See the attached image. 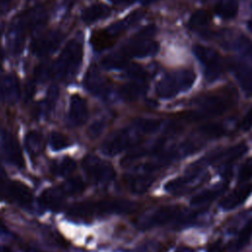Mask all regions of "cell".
<instances>
[{
  "mask_svg": "<svg viewBox=\"0 0 252 252\" xmlns=\"http://www.w3.org/2000/svg\"><path fill=\"white\" fill-rule=\"evenodd\" d=\"M136 209V204L129 200L111 198L96 202H82L72 205L68 214L74 219H91L97 215L129 214Z\"/></svg>",
  "mask_w": 252,
  "mask_h": 252,
  "instance_id": "1",
  "label": "cell"
},
{
  "mask_svg": "<svg viewBox=\"0 0 252 252\" xmlns=\"http://www.w3.org/2000/svg\"><path fill=\"white\" fill-rule=\"evenodd\" d=\"M83 59V46L80 41L71 39L52 65V77L59 81H69L77 73Z\"/></svg>",
  "mask_w": 252,
  "mask_h": 252,
  "instance_id": "2",
  "label": "cell"
},
{
  "mask_svg": "<svg viewBox=\"0 0 252 252\" xmlns=\"http://www.w3.org/2000/svg\"><path fill=\"white\" fill-rule=\"evenodd\" d=\"M145 135L133 121L128 127L111 133L102 143L101 151L107 156H115L137 146Z\"/></svg>",
  "mask_w": 252,
  "mask_h": 252,
  "instance_id": "3",
  "label": "cell"
},
{
  "mask_svg": "<svg viewBox=\"0 0 252 252\" xmlns=\"http://www.w3.org/2000/svg\"><path fill=\"white\" fill-rule=\"evenodd\" d=\"M196 75L192 70L183 69L163 76L157 84L156 92L160 98H171L188 91L194 84Z\"/></svg>",
  "mask_w": 252,
  "mask_h": 252,
  "instance_id": "4",
  "label": "cell"
},
{
  "mask_svg": "<svg viewBox=\"0 0 252 252\" xmlns=\"http://www.w3.org/2000/svg\"><path fill=\"white\" fill-rule=\"evenodd\" d=\"M155 32L156 28L154 26L145 27L124 44L119 52L127 59L155 55L158 51V43L151 38Z\"/></svg>",
  "mask_w": 252,
  "mask_h": 252,
  "instance_id": "5",
  "label": "cell"
},
{
  "mask_svg": "<svg viewBox=\"0 0 252 252\" xmlns=\"http://www.w3.org/2000/svg\"><path fill=\"white\" fill-rule=\"evenodd\" d=\"M83 170L90 181L94 184H107L115 177L111 163L94 155H88L82 160Z\"/></svg>",
  "mask_w": 252,
  "mask_h": 252,
  "instance_id": "6",
  "label": "cell"
},
{
  "mask_svg": "<svg viewBox=\"0 0 252 252\" xmlns=\"http://www.w3.org/2000/svg\"><path fill=\"white\" fill-rule=\"evenodd\" d=\"M193 52L203 67L204 76L209 82L218 80L222 74V63L220 54L213 48L196 44Z\"/></svg>",
  "mask_w": 252,
  "mask_h": 252,
  "instance_id": "7",
  "label": "cell"
},
{
  "mask_svg": "<svg viewBox=\"0 0 252 252\" xmlns=\"http://www.w3.org/2000/svg\"><path fill=\"white\" fill-rule=\"evenodd\" d=\"M181 217L182 210L179 206H163L143 216L139 220V226L142 229L162 226L179 220Z\"/></svg>",
  "mask_w": 252,
  "mask_h": 252,
  "instance_id": "8",
  "label": "cell"
},
{
  "mask_svg": "<svg viewBox=\"0 0 252 252\" xmlns=\"http://www.w3.org/2000/svg\"><path fill=\"white\" fill-rule=\"evenodd\" d=\"M0 197L23 207L31 206L33 201L32 192L26 184L16 180L2 178H0Z\"/></svg>",
  "mask_w": 252,
  "mask_h": 252,
  "instance_id": "9",
  "label": "cell"
},
{
  "mask_svg": "<svg viewBox=\"0 0 252 252\" xmlns=\"http://www.w3.org/2000/svg\"><path fill=\"white\" fill-rule=\"evenodd\" d=\"M27 31L29 30L23 14L19 15L11 22L7 33V43L10 53L13 55H17L22 51Z\"/></svg>",
  "mask_w": 252,
  "mask_h": 252,
  "instance_id": "10",
  "label": "cell"
},
{
  "mask_svg": "<svg viewBox=\"0 0 252 252\" xmlns=\"http://www.w3.org/2000/svg\"><path fill=\"white\" fill-rule=\"evenodd\" d=\"M63 34L60 31H47L37 35L32 42V50L37 56H45L53 52L61 43Z\"/></svg>",
  "mask_w": 252,
  "mask_h": 252,
  "instance_id": "11",
  "label": "cell"
},
{
  "mask_svg": "<svg viewBox=\"0 0 252 252\" xmlns=\"http://www.w3.org/2000/svg\"><path fill=\"white\" fill-rule=\"evenodd\" d=\"M229 107V100L218 94H210L202 97L198 102L197 117H210L221 114Z\"/></svg>",
  "mask_w": 252,
  "mask_h": 252,
  "instance_id": "12",
  "label": "cell"
},
{
  "mask_svg": "<svg viewBox=\"0 0 252 252\" xmlns=\"http://www.w3.org/2000/svg\"><path fill=\"white\" fill-rule=\"evenodd\" d=\"M1 144L7 159L18 167H23L25 164L24 156L17 139L8 131L3 130L1 133Z\"/></svg>",
  "mask_w": 252,
  "mask_h": 252,
  "instance_id": "13",
  "label": "cell"
},
{
  "mask_svg": "<svg viewBox=\"0 0 252 252\" xmlns=\"http://www.w3.org/2000/svg\"><path fill=\"white\" fill-rule=\"evenodd\" d=\"M89 117V107L87 100L79 94H73L70 98L68 121L72 126L83 125Z\"/></svg>",
  "mask_w": 252,
  "mask_h": 252,
  "instance_id": "14",
  "label": "cell"
},
{
  "mask_svg": "<svg viewBox=\"0 0 252 252\" xmlns=\"http://www.w3.org/2000/svg\"><path fill=\"white\" fill-rule=\"evenodd\" d=\"M229 69L246 95H252V68L236 59L229 60Z\"/></svg>",
  "mask_w": 252,
  "mask_h": 252,
  "instance_id": "15",
  "label": "cell"
},
{
  "mask_svg": "<svg viewBox=\"0 0 252 252\" xmlns=\"http://www.w3.org/2000/svg\"><path fill=\"white\" fill-rule=\"evenodd\" d=\"M251 194L252 183H242L222 199L220 207L225 211L233 210L242 205Z\"/></svg>",
  "mask_w": 252,
  "mask_h": 252,
  "instance_id": "16",
  "label": "cell"
},
{
  "mask_svg": "<svg viewBox=\"0 0 252 252\" xmlns=\"http://www.w3.org/2000/svg\"><path fill=\"white\" fill-rule=\"evenodd\" d=\"M84 85L86 89L94 95H106L108 93L106 82L95 66L89 68L84 79Z\"/></svg>",
  "mask_w": 252,
  "mask_h": 252,
  "instance_id": "17",
  "label": "cell"
},
{
  "mask_svg": "<svg viewBox=\"0 0 252 252\" xmlns=\"http://www.w3.org/2000/svg\"><path fill=\"white\" fill-rule=\"evenodd\" d=\"M20 84L18 78L14 74L3 75L1 82L2 101L7 103H15L20 98Z\"/></svg>",
  "mask_w": 252,
  "mask_h": 252,
  "instance_id": "18",
  "label": "cell"
},
{
  "mask_svg": "<svg viewBox=\"0 0 252 252\" xmlns=\"http://www.w3.org/2000/svg\"><path fill=\"white\" fill-rule=\"evenodd\" d=\"M154 182L152 173L141 171L134 172L125 177V184L128 189L135 194H142L146 192Z\"/></svg>",
  "mask_w": 252,
  "mask_h": 252,
  "instance_id": "19",
  "label": "cell"
},
{
  "mask_svg": "<svg viewBox=\"0 0 252 252\" xmlns=\"http://www.w3.org/2000/svg\"><path fill=\"white\" fill-rule=\"evenodd\" d=\"M65 197L66 195L64 194V192L61 190L59 186L52 187V188L45 189L40 194L38 198V202L43 208L55 211V210H59L62 207Z\"/></svg>",
  "mask_w": 252,
  "mask_h": 252,
  "instance_id": "20",
  "label": "cell"
},
{
  "mask_svg": "<svg viewBox=\"0 0 252 252\" xmlns=\"http://www.w3.org/2000/svg\"><path fill=\"white\" fill-rule=\"evenodd\" d=\"M23 16L29 31L36 30L39 27L43 26L48 18L47 11L42 5H36L31 8L26 13H24Z\"/></svg>",
  "mask_w": 252,
  "mask_h": 252,
  "instance_id": "21",
  "label": "cell"
},
{
  "mask_svg": "<svg viewBox=\"0 0 252 252\" xmlns=\"http://www.w3.org/2000/svg\"><path fill=\"white\" fill-rule=\"evenodd\" d=\"M233 48L238 55V60L252 68V41L246 35L240 34L233 41Z\"/></svg>",
  "mask_w": 252,
  "mask_h": 252,
  "instance_id": "22",
  "label": "cell"
},
{
  "mask_svg": "<svg viewBox=\"0 0 252 252\" xmlns=\"http://www.w3.org/2000/svg\"><path fill=\"white\" fill-rule=\"evenodd\" d=\"M147 85L144 80H134L122 86L120 89V95L122 98L128 101L135 100L139 98L146 93Z\"/></svg>",
  "mask_w": 252,
  "mask_h": 252,
  "instance_id": "23",
  "label": "cell"
},
{
  "mask_svg": "<svg viewBox=\"0 0 252 252\" xmlns=\"http://www.w3.org/2000/svg\"><path fill=\"white\" fill-rule=\"evenodd\" d=\"M247 151V146L244 143H240L238 145H235L234 147H231L230 149H227L226 151L220 153V155L216 156L215 161L224 164V165H229L231 164L234 160L239 159Z\"/></svg>",
  "mask_w": 252,
  "mask_h": 252,
  "instance_id": "24",
  "label": "cell"
},
{
  "mask_svg": "<svg viewBox=\"0 0 252 252\" xmlns=\"http://www.w3.org/2000/svg\"><path fill=\"white\" fill-rule=\"evenodd\" d=\"M110 8L104 4H94L88 8H86L82 12V20L85 23L92 24L100 19L108 17L110 14Z\"/></svg>",
  "mask_w": 252,
  "mask_h": 252,
  "instance_id": "25",
  "label": "cell"
},
{
  "mask_svg": "<svg viewBox=\"0 0 252 252\" xmlns=\"http://www.w3.org/2000/svg\"><path fill=\"white\" fill-rule=\"evenodd\" d=\"M215 12L221 19H233L238 12V2L237 0H219L215 6Z\"/></svg>",
  "mask_w": 252,
  "mask_h": 252,
  "instance_id": "26",
  "label": "cell"
},
{
  "mask_svg": "<svg viewBox=\"0 0 252 252\" xmlns=\"http://www.w3.org/2000/svg\"><path fill=\"white\" fill-rule=\"evenodd\" d=\"M115 40L116 39L112 37L105 29L94 32L91 36V44L96 51H101L110 47Z\"/></svg>",
  "mask_w": 252,
  "mask_h": 252,
  "instance_id": "27",
  "label": "cell"
},
{
  "mask_svg": "<svg viewBox=\"0 0 252 252\" xmlns=\"http://www.w3.org/2000/svg\"><path fill=\"white\" fill-rule=\"evenodd\" d=\"M25 145L28 153L32 157H37L41 154L43 149L42 136L37 131H30L27 133L25 138Z\"/></svg>",
  "mask_w": 252,
  "mask_h": 252,
  "instance_id": "28",
  "label": "cell"
},
{
  "mask_svg": "<svg viewBox=\"0 0 252 252\" xmlns=\"http://www.w3.org/2000/svg\"><path fill=\"white\" fill-rule=\"evenodd\" d=\"M223 190H224L223 185H220V186H217V187H214V188L206 189V190L196 194L191 199V203L195 206L206 205V204L212 202L213 200H215L216 198H218Z\"/></svg>",
  "mask_w": 252,
  "mask_h": 252,
  "instance_id": "29",
  "label": "cell"
},
{
  "mask_svg": "<svg viewBox=\"0 0 252 252\" xmlns=\"http://www.w3.org/2000/svg\"><path fill=\"white\" fill-rule=\"evenodd\" d=\"M76 169V162L73 158L65 157L53 163L51 170L54 174L59 176H68Z\"/></svg>",
  "mask_w": 252,
  "mask_h": 252,
  "instance_id": "30",
  "label": "cell"
},
{
  "mask_svg": "<svg viewBox=\"0 0 252 252\" xmlns=\"http://www.w3.org/2000/svg\"><path fill=\"white\" fill-rule=\"evenodd\" d=\"M59 187L66 196H74L82 193L85 190V183L82 179L78 177H73L67 179Z\"/></svg>",
  "mask_w": 252,
  "mask_h": 252,
  "instance_id": "31",
  "label": "cell"
},
{
  "mask_svg": "<svg viewBox=\"0 0 252 252\" xmlns=\"http://www.w3.org/2000/svg\"><path fill=\"white\" fill-rule=\"evenodd\" d=\"M209 22H210L209 14L205 10H197L190 17L188 25L192 30L200 31L206 28Z\"/></svg>",
  "mask_w": 252,
  "mask_h": 252,
  "instance_id": "32",
  "label": "cell"
},
{
  "mask_svg": "<svg viewBox=\"0 0 252 252\" xmlns=\"http://www.w3.org/2000/svg\"><path fill=\"white\" fill-rule=\"evenodd\" d=\"M128 59L125 58L119 51L109 54L102 61L101 65L106 69H122L127 66Z\"/></svg>",
  "mask_w": 252,
  "mask_h": 252,
  "instance_id": "33",
  "label": "cell"
},
{
  "mask_svg": "<svg viewBox=\"0 0 252 252\" xmlns=\"http://www.w3.org/2000/svg\"><path fill=\"white\" fill-rule=\"evenodd\" d=\"M252 237V220L241 229L235 241L232 244V252H238L247 244Z\"/></svg>",
  "mask_w": 252,
  "mask_h": 252,
  "instance_id": "34",
  "label": "cell"
},
{
  "mask_svg": "<svg viewBox=\"0 0 252 252\" xmlns=\"http://www.w3.org/2000/svg\"><path fill=\"white\" fill-rule=\"evenodd\" d=\"M49 144L52 150L61 151L70 146V141L66 135L53 131L49 136Z\"/></svg>",
  "mask_w": 252,
  "mask_h": 252,
  "instance_id": "35",
  "label": "cell"
},
{
  "mask_svg": "<svg viewBox=\"0 0 252 252\" xmlns=\"http://www.w3.org/2000/svg\"><path fill=\"white\" fill-rule=\"evenodd\" d=\"M35 81L45 82L50 77H52V65H49L47 62H42L35 69Z\"/></svg>",
  "mask_w": 252,
  "mask_h": 252,
  "instance_id": "36",
  "label": "cell"
},
{
  "mask_svg": "<svg viewBox=\"0 0 252 252\" xmlns=\"http://www.w3.org/2000/svg\"><path fill=\"white\" fill-rule=\"evenodd\" d=\"M59 95V90L56 86H51L48 89V92L46 94L45 99H44V109L46 112H50L52 111V109L54 108L57 98Z\"/></svg>",
  "mask_w": 252,
  "mask_h": 252,
  "instance_id": "37",
  "label": "cell"
},
{
  "mask_svg": "<svg viewBox=\"0 0 252 252\" xmlns=\"http://www.w3.org/2000/svg\"><path fill=\"white\" fill-rule=\"evenodd\" d=\"M200 131L208 137L211 138H218L220 137L221 135H223L224 133V129L219 125V124H207L201 127Z\"/></svg>",
  "mask_w": 252,
  "mask_h": 252,
  "instance_id": "38",
  "label": "cell"
},
{
  "mask_svg": "<svg viewBox=\"0 0 252 252\" xmlns=\"http://www.w3.org/2000/svg\"><path fill=\"white\" fill-rule=\"evenodd\" d=\"M252 178V158H248L240 167L238 172V180L245 183Z\"/></svg>",
  "mask_w": 252,
  "mask_h": 252,
  "instance_id": "39",
  "label": "cell"
},
{
  "mask_svg": "<svg viewBox=\"0 0 252 252\" xmlns=\"http://www.w3.org/2000/svg\"><path fill=\"white\" fill-rule=\"evenodd\" d=\"M125 68H126V73L129 77L133 78L134 80H144L145 81L146 72L141 66L136 65V64H131V65L127 64V66Z\"/></svg>",
  "mask_w": 252,
  "mask_h": 252,
  "instance_id": "40",
  "label": "cell"
},
{
  "mask_svg": "<svg viewBox=\"0 0 252 252\" xmlns=\"http://www.w3.org/2000/svg\"><path fill=\"white\" fill-rule=\"evenodd\" d=\"M103 128H104V123L102 121H95L92 126H90V128L88 130L90 138L94 139V138L98 137L102 133Z\"/></svg>",
  "mask_w": 252,
  "mask_h": 252,
  "instance_id": "41",
  "label": "cell"
},
{
  "mask_svg": "<svg viewBox=\"0 0 252 252\" xmlns=\"http://www.w3.org/2000/svg\"><path fill=\"white\" fill-rule=\"evenodd\" d=\"M239 126L242 131H248L252 128V107L246 112Z\"/></svg>",
  "mask_w": 252,
  "mask_h": 252,
  "instance_id": "42",
  "label": "cell"
},
{
  "mask_svg": "<svg viewBox=\"0 0 252 252\" xmlns=\"http://www.w3.org/2000/svg\"><path fill=\"white\" fill-rule=\"evenodd\" d=\"M13 0H0V16L5 15L12 6Z\"/></svg>",
  "mask_w": 252,
  "mask_h": 252,
  "instance_id": "43",
  "label": "cell"
},
{
  "mask_svg": "<svg viewBox=\"0 0 252 252\" xmlns=\"http://www.w3.org/2000/svg\"><path fill=\"white\" fill-rule=\"evenodd\" d=\"M111 3L113 4H117V5H128V4H132L134 3L135 1H138V0H109ZM141 1V0H139Z\"/></svg>",
  "mask_w": 252,
  "mask_h": 252,
  "instance_id": "44",
  "label": "cell"
},
{
  "mask_svg": "<svg viewBox=\"0 0 252 252\" xmlns=\"http://www.w3.org/2000/svg\"><path fill=\"white\" fill-rule=\"evenodd\" d=\"M23 251L24 252H45V251H42L36 247H32V246H24L23 247Z\"/></svg>",
  "mask_w": 252,
  "mask_h": 252,
  "instance_id": "45",
  "label": "cell"
},
{
  "mask_svg": "<svg viewBox=\"0 0 252 252\" xmlns=\"http://www.w3.org/2000/svg\"><path fill=\"white\" fill-rule=\"evenodd\" d=\"M174 252H196V251L191 247H179Z\"/></svg>",
  "mask_w": 252,
  "mask_h": 252,
  "instance_id": "46",
  "label": "cell"
},
{
  "mask_svg": "<svg viewBox=\"0 0 252 252\" xmlns=\"http://www.w3.org/2000/svg\"><path fill=\"white\" fill-rule=\"evenodd\" d=\"M0 252H14V251H13L12 248H10L9 246L1 244V245H0Z\"/></svg>",
  "mask_w": 252,
  "mask_h": 252,
  "instance_id": "47",
  "label": "cell"
},
{
  "mask_svg": "<svg viewBox=\"0 0 252 252\" xmlns=\"http://www.w3.org/2000/svg\"><path fill=\"white\" fill-rule=\"evenodd\" d=\"M2 77H3V75H1V67H0V101H2V96H1V82H2Z\"/></svg>",
  "mask_w": 252,
  "mask_h": 252,
  "instance_id": "48",
  "label": "cell"
},
{
  "mask_svg": "<svg viewBox=\"0 0 252 252\" xmlns=\"http://www.w3.org/2000/svg\"><path fill=\"white\" fill-rule=\"evenodd\" d=\"M247 27H248V29H249V31L252 32V20H250V21H248V23H247Z\"/></svg>",
  "mask_w": 252,
  "mask_h": 252,
  "instance_id": "49",
  "label": "cell"
},
{
  "mask_svg": "<svg viewBox=\"0 0 252 252\" xmlns=\"http://www.w3.org/2000/svg\"><path fill=\"white\" fill-rule=\"evenodd\" d=\"M3 59H4V53H3V50H2L1 47H0V64H1V62H2Z\"/></svg>",
  "mask_w": 252,
  "mask_h": 252,
  "instance_id": "50",
  "label": "cell"
},
{
  "mask_svg": "<svg viewBox=\"0 0 252 252\" xmlns=\"http://www.w3.org/2000/svg\"><path fill=\"white\" fill-rule=\"evenodd\" d=\"M154 1H156V0H141V2H142L143 4H150V3L154 2Z\"/></svg>",
  "mask_w": 252,
  "mask_h": 252,
  "instance_id": "51",
  "label": "cell"
},
{
  "mask_svg": "<svg viewBox=\"0 0 252 252\" xmlns=\"http://www.w3.org/2000/svg\"><path fill=\"white\" fill-rule=\"evenodd\" d=\"M251 9H252V5H251Z\"/></svg>",
  "mask_w": 252,
  "mask_h": 252,
  "instance_id": "52",
  "label": "cell"
}]
</instances>
